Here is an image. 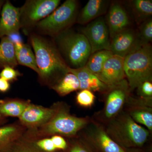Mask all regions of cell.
I'll list each match as a JSON object with an SVG mask.
<instances>
[{
	"label": "cell",
	"instance_id": "6da1fadb",
	"mask_svg": "<svg viewBox=\"0 0 152 152\" xmlns=\"http://www.w3.org/2000/svg\"><path fill=\"white\" fill-rule=\"evenodd\" d=\"M28 36L34 52L39 80L43 84L51 87L69 73V67L52 40L36 33H30Z\"/></svg>",
	"mask_w": 152,
	"mask_h": 152
},
{
	"label": "cell",
	"instance_id": "7a4b0ae2",
	"mask_svg": "<svg viewBox=\"0 0 152 152\" xmlns=\"http://www.w3.org/2000/svg\"><path fill=\"white\" fill-rule=\"evenodd\" d=\"M54 106L56 111L51 118L40 127L25 132V138L34 141L57 134L72 136L86 125V119L72 115L65 108L58 104Z\"/></svg>",
	"mask_w": 152,
	"mask_h": 152
},
{
	"label": "cell",
	"instance_id": "3957f363",
	"mask_svg": "<svg viewBox=\"0 0 152 152\" xmlns=\"http://www.w3.org/2000/svg\"><path fill=\"white\" fill-rule=\"evenodd\" d=\"M124 70L130 89L138 88L145 81H151L152 51L148 43H138L125 57Z\"/></svg>",
	"mask_w": 152,
	"mask_h": 152
},
{
	"label": "cell",
	"instance_id": "277c9868",
	"mask_svg": "<svg viewBox=\"0 0 152 152\" xmlns=\"http://www.w3.org/2000/svg\"><path fill=\"white\" fill-rule=\"evenodd\" d=\"M52 40L67 64L73 67L71 68L86 66L91 54V49L84 35L69 29L52 38Z\"/></svg>",
	"mask_w": 152,
	"mask_h": 152
},
{
	"label": "cell",
	"instance_id": "5b68a950",
	"mask_svg": "<svg viewBox=\"0 0 152 152\" xmlns=\"http://www.w3.org/2000/svg\"><path fill=\"white\" fill-rule=\"evenodd\" d=\"M77 8V1L67 0L38 23L34 28L36 33L53 38L69 29L75 21Z\"/></svg>",
	"mask_w": 152,
	"mask_h": 152
},
{
	"label": "cell",
	"instance_id": "8992f818",
	"mask_svg": "<svg viewBox=\"0 0 152 152\" xmlns=\"http://www.w3.org/2000/svg\"><path fill=\"white\" fill-rule=\"evenodd\" d=\"M60 0H27L20 8L21 29L28 36L39 22L58 8Z\"/></svg>",
	"mask_w": 152,
	"mask_h": 152
},
{
	"label": "cell",
	"instance_id": "52a82bcc",
	"mask_svg": "<svg viewBox=\"0 0 152 152\" xmlns=\"http://www.w3.org/2000/svg\"><path fill=\"white\" fill-rule=\"evenodd\" d=\"M109 132L112 139L126 147L141 146L146 141L149 136L146 129L128 116L114 123Z\"/></svg>",
	"mask_w": 152,
	"mask_h": 152
},
{
	"label": "cell",
	"instance_id": "ba28073f",
	"mask_svg": "<svg viewBox=\"0 0 152 152\" xmlns=\"http://www.w3.org/2000/svg\"><path fill=\"white\" fill-rule=\"evenodd\" d=\"M82 34L87 38L91 49V54L110 49L108 28L102 18L89 23L82 29Z\"/></svg>",
	"mask_w": 152,
	"mask_h": 152
},
{
	"label": "cell",
	"instance_id": "9c48e42d",
	"mask_svg": "<svg viewBox=\"0 0 152 152\" xmlns=\"http://www.w3.org/2000/svg\"><path fill=\"white\" fill-rule=\"evenodd\" d=\"M55 111L54 106L48 108L31 103L19 118V122L28 130L36 129L48 122Z\"/></svg>",
	"mask_w": 152,
	"mask_h": 152
},
{
	"label": "cell",
	"instance_id": "30bf717a",
	"mask_svg": "<svg viewBox=\"0 0 152 152\" xmlns=\"http://www.w3.org/2000/svg\"><path fill=\"white\" fill-rule=\"evenodd\" d=\"M124 59V58L113 55L106 62L100 72L96 76L109 88L125 80Z\"/></svg>",
	"mask_w": 152,
	"mask_h": 152
},
{
	"label": "cell",
	"instance_id": "8fae6325",
	"mask_svg": "<svg viewBox=\"0 0 152 152\" xmlns=\"http://www.w3.org/2000/svg\"><path fill=\"white\" fill-rule=\"evenodd\" d=\"M20 29V8L15 7L10 1H5L0 18V39L19 32Z\"/></svg>",
	"mask_w": 152,
	"mask_h": 152
},
{
	"label": "cell",
	"instance_id": "7c38bea8",
	"mask_svg": "<svg viewBox=\"0 0 152 152\" xmlns=\"http://www.w3.org/2000/svg\"><path fill=\"white\" fill-rule=\"evenodd\" d=\"M110 88L105 109V114L108 118H111L119 111L129 90L128 83L125 80Z\"/></svg>",
	"mask_w": 152,
	"mask_h": 152
},
{
	"label": "cell",
	"instance_id": "4fadbf2b",
	"mask_svg": "<svg viewBox=\"0 0 152 152\" xmlns=\"http://www.w3.org/2000/svg\"><path fill=\"white\" fill-rule=\"evenodd\" d=\"M138 43L134 32L126 28L112 38L109 50L113 55L125 58Z\"/></svg>",
	"mask_w": 152,
	"mask_h": 152
},
{
	"label": "cell",
	"instance_id": "5bb4252c",
	"mask_svg": "<svg viewBox=\"0 0 152 152\" xmlns=\"http://www.w3.org/2000/svg\"><path fill=\"white\" fill-rule=\"evenodd\" d=\"M26 129L19 123L0 126V152H9L14 144L21 138Z\"/></svg>",
	"mask_w": 152,
	"mask_h": 152
},
{
	"label": "cell",
	"instance_id": "9a60e30c",
	"mask_svg": "<svg viewBox=\"0 0 152 152\" xmlns=\"http://www.w3.org/2000/svg\"><path fill=\"white\" fill-rule=\"evenodd\" d=\"M129 24V18L124 9L118 4H113L109 11L107 18V26L110 37H113L126 29Z\"/></svg>",
	"mask_w": 152,
	"mask_h": 152
},
{
	"label": "cell",
	"instance_id": "2e32d148",
	"mask_svg": "<svg viewBox=\"0 0 152 152\" xmlns=\"http://www.w3.org/2000/svg\"><path fill=\"white\" fill-rule=\"evenodd\" d=\"M68 72L73 74L77 77L80 82V90L101 91L108 88L96 75L85 66L77 69L69 67Z\"/></svg>",
	"mask_w": 152,
	"mask_h": 152
},
{
	"label": "cell",
	"instance_id": "e0dca14e",
	"mask_svg": "<svg viewBox=\"0 0 152 152\" xmlns=\"http://www.w3.org/2000/svg\"><path fill=\"white\" fill-rule=\"evenodd\" d=\"M29 100L18 98H6L0 100V114L3 116L20 118L31 103Z\"/></svg>",
	"mask_w": 152,
	"mask_h": 152
},
{
	"label": "cell",
	"instance_id": "ac0fdd59",
	"mask_svg": "<svg viewBox=\"0 0 152 152\" xmlns=\"http://www.w3.org/2000/svg\"><path fill=\"white\" fill-rule=\"evenodd\" d=\"M14 45L18 64L27 67L39 75L35 56L29 45L23 42L18 43Z\"/></svg>",
	"mask_w": 152,
	"mask_h": 152
},
{
	"label": "cell",
	"instance_id": "d6986e66",
	"mask_svg": "<svg viewBox=\"0 0 152 152\" xmlns=\"http://www.w3.org/2000/svg\"><path fill=\"white\" fill-rule=\"evenodd\" d=\"M18 65L14 44L7 37H4L0 42V69L7 66L15 68Z\"/></svg>",
	"mask_w": 152,
	"mask_h": 152
},
{
	"label": "cell",
	"instance_id": "ffe728a7",
	"mask_svg": "<svg viewBox=\"0 0 152 152\" xmlns=\"http://www.w3.org/2000/svg\"><path fill=\"white\" fill-rule=\"evenodd\" d=\"M106 3L102 0L89 1L79 15L78 23L84 24L96 18L103 12Z\"/></svg>",
	"mask_w": 152,
	"mask_h": 152
},
{
	"label": "cell",
	"instance_id": "44dd1931",
	"mask_svg": "<svg viewBox=\"0 0 152 152\" xmlns=\"http://www.w3.org/2000/svg\"><path fill=\"white\" fill-rule=\"evenodd\" d=\"M51 88L61 96L80 90V83L77 77L73 74L67 73L53 85Z\"/></svg>",
	"mask_w": 152,
	"mask_h": 152
},
{
	"label": "cell",
	"instance_id": "7402d4cb",
	"mask_svg": "<svg viewBox=\"0 0 152 152\" xmlns=\"http://www.w3.org/2000/svg\"><path fill=\"white\" fill-rule=\"evenodd\" d=\"M109 50H102L92 54L90 56L85 67L96 76L100 72L106 62L113 56Z\"/></svg>",
	"mask_w": 152,
	"mask_h": 152
},
{
	"label": "cell",
	"instance_id": "603a6c76",
	"mask_svg": "<svg viewBox=\"0 0 152 152\" xmlns=\"http://www.w3.org/2000/svg\"><path fill=\"white\" fill-rule=\"evenodd\" d=\"M94 137L96 144L103 152H125L116 142L102 130L99 129L96 130Z\"/></svg>",
	"mask_w": 152,
	"mask_h": 152
},
{
	"label": "cell",
	"instance_id": "cb8c5ba5",
	"mask_svg": "<svg viewBox=\"0 0 152 152\" xmlns=\"http://www.w3.org/2000/svg\"><path fill=\"white\" fill-rule=\"evenodd\" d=\"M9 152H45L39 149L33 141L23 137L16 142Z\"/></svg>",
	"mask_w": 152,
	"mask_h": 152
},
{
	"label": "cell",
	"instance_id": "d4e9b609",
	"mask_svg": "<svg viewBox=\"0 0 152 152\" xmlns=\"http://www.w3.org/2000/svg\"><path fill=\"white\" fill-rule=\"evenodd\" d=\"M131 118L135 121L145 125L150 130L152 129V114L145 109L133 111L131 113Z\"/></svg>",
	"mask_w": 152,
	"mask_h": 152
},
{
	"label": "cell",
	"instance_id": "484cf974",
	"mask_svg": "<svg viewBox=\"0 0 152 152\" xmlns=\"http://www.w3.org/2000/svg\"><path fill=\"white\" fill-rule=\"evenodd\" d=\"M133 5L137 13L142 16H151L152 14V2L150 0H135Z\"/></svg>",
	"mask_w": 152,
	"mask_h": 152
},
{
	"label": "cell",
	"instance_id": "4316f807",
	"mask_svg": "<svg viewBox=\"0 0 152 152\" xmlns=\"http://www.w3.org/2000/svg\"><path fill=\"white\" fill-rule=\"evenodd\" d=\"M95 96L91 91L82 90L77 94L76 100L80 105L84 107H91L94 103Z\"/></svg>",
	"mask_w": 152,
	"mask_h": 152
},
{
	"label": "cell",
	"instance_id": "83f0119b",
	"mask_svg": "<svg viewBox=\"0 0 152 152\" xmlns=\"http://www.w3.org/2000/svg\"><path fill=\"white\" fill-rule=\"evenodd\" d=\"M22 76V74L20 71L10 66L5 67L0 72V77L10 83L17 81L18 77Z\"/></svg>",
	"mask_w": 152,
	"mask_h": 152
},
{
	"label": "cell",
	"instance_id": "f1b7e54d",
	"mask_svg": "<svg viewBox=\"0 0 152 152\" xmlns=\"http://www.w3.org/2000/svg\"><path fill=\"white\" fill-rule=\"evenodd\" d=\"M34 142L36 145L43 151L55 152L57 151L50 138H44Z\"/></svg>",
	"mask_w": 152,
	"mask_h": 152
},
{
	"label": "cell",
	"instance_id": "f546056e",
	"mask_svg": "<svg viewBox=\"0 0 152 152\" xmlns=\"http://www.w3.org/2000/svg\"><path fill=\"white\" fill-rule=\"evenodd\" d=\"M142 42L148 43L152 40V21L149 20L145 22L142 26L140 31Z\"/></svg>",
	"mask_w": 152,
	"mask_h": 152
},
{
	"label": "cell",
	"instance_id": "4dcf8cb0",
	"mask_svg": "<svg viewBox=\"0 0 152 152\" xmlns=\"http://www.w3.org/2000/svg\"><path fill=\"white\" fill-rule=\"evenodd\" d=\"M56 150H65L67 148V144L64 138L58 135L52 136L50 138Z\"/></svg>",
	"mask_w": 152,
	"mask_h": 152
},
{
	"label": "cell",
	"instance_id": "1f68e13d",
	"mask_svg": "<svg viewBox=\"0 0 152 152\" xmlns=\"http://www.w3.org/2000/svg\"><path fill=\"white\" fill-rule=\"evenodd\" d=\"M141 94L147 97H151L152 95V84L150 81H145L138 87Z\"/></svg>",
	"mask_w": 152,
	"mask_h": 152
},
{
	"label": "cell",
	"instance_id": "d6a6232c",
	"mask_svg": "<svg viewBox=\"0 0 152 152\" xmlns=\"http://www.w3.org/2000/svg\"><path fill=\"white\" fill-rule=\"evenodd\" d=\"M10 88V82L0 77V92L5 93L8 91Z\"/></svg>",
	"mask_w": 152,
	"mask_h": 152
},
{
	"label": "cell",
	"instance_id": "836d02e7",
	"mask_svg": "<svg viewBox=\"0 0 152 152\" xmlns=\"http://www.w3.org/2000/svg\"><path fill=\"white\" fill-rule=\"evenodd\" d=\"M7 37L14 45L18 43L23 42L21 36L19 32L11 34L10 35L7 36Z\"/></svg>",
	"mask_w": 152,
	"mask_h": 152
},
{
	"label": "cell",
	"instance_id": "e575fe53",
	"mask_svg": "<svg viewBox=\"0 0 152 152\" xmlns=\"http://www.w3.org/2000/svg\"><path fill=\"white\" fill-rule=\"evenodd\" d=\"M69 152H89L79 145H75L71 148Z\"/></svg>",
	"mask_w": 152,
	"mask_h": 152
},
{
	"label": "cell",
	"instance_id": "d590c367",
	"mask_svg": "<svg viewBox=\"0 0 152 152\" xmlns=\"http://www.w3.org/2000/svg\"><path fill=\"white\" fill-rule=\"evenodd\" d=\"M8 121V120L7 118L3 116L0 114V126L5 125V124Z\"/></svg>",
	"mask_w": 152,
	"mask_h": 152
},
{
	"label": "cell",
	"instance_id": "8d00e7d4",
	"mask_svg": "<svg viewBox=\"0 0 152 152\" xmlns=\"http://www.w3.org/2000/svg\"><path fill=\"white\" fill-rule=\"evenodd\" d=\"M5 1L4 0H0V18H1V12L2 9Z\"/></svg>",
	"mask_w": 152,
	"mask_h": 152
}]
</instances>
